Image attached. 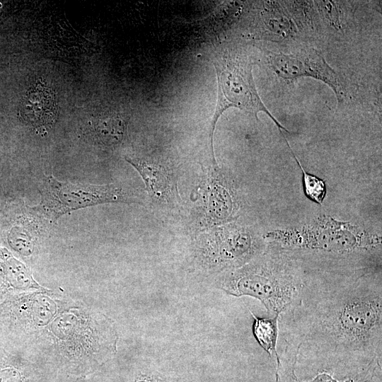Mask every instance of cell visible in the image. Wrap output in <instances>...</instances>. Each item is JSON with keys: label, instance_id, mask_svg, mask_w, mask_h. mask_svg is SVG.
I'll use <instances>...</instances> for the list:
<instances>
[{"label": "cell", "instance_id": "1", "mask_svg": "<svg viewBox=\"0 0 382 382\" xmlns=\"http://www.w3.org/2000/svg\"><path fill=\"white\" fill-rule=\"evenodd\" d=\"M0 331L57 372L86 378L117 352L113 322L100 311L49 289L0 303Z\"/></svg>", "mask_w": 382, "mask_h": 382}, {"label": "cell", "instance_id": "2", "mask_svg": "<svg viewBox=\"0 0 382 382\" xmlns=\"http://www.w3.org/2000/svg\"><path fill=\"white\" fill-rule=\"evenodd\" d=\"M279 318L286 345L297 349L361 362L381 361V281H317L300 304Z\"/></svg>", "mask_w": 382, "mask_h": 382}, {"label": "cell", "instance_id": "3", "mask_svg": "<svg viewBox=\"0 0 382 382\" xmlns=\"http://www.w3.org/2000/svg\"><path fill=\"white\" fill-rule=\"evenodd\" d=\"M316 282L287 251L270 249L226 275L220 287L236 296L259 299L274 317L300 304Z\"/></svg>", "mask_w": 382, "mask_h": 382}, {"label": "cell", "instance_id": "4", "mask_svg": "<svg viewBox=\"0 0 382 382\" xmlns=\"http://www.w3.org/2000/svg\"><path fill=\"white\" fill-rule=\"evenodd\" d=\"M266 237L282 248L335 253L370 250L381 244V236L325 215L302 226L271 231Z\"/></svg>", "mask_w": 382, "mask_h": 382}, {"label": "cell", "instance_id": "5", "mask_svg": "<svg viewBox=\"0 0 382 382\" xmlns=\"http://www.w3.org/2000/svg\"><path fill=\"white\" fill-rule=\"evenodd\" d=\"M218 83V98L211 125V149L213 151V135L219 117L226 109L234 107L248 112L257 119V113L264 112L279 129L284 127L262 103L255 85L252 74L253 62L241 54H225L214 62Z\"/></svg>", "mask_w": 382, "mask_h": 382}, {"label": "cell", "instance_id": "6", "mask_svg": "<svg viewBox=\"0 0 382 382\" xmlns=\"http://www.w3.org/2000/svg\"><path fill=\"white\" fill-rule=\"evenodd\" d=\"M40 203L34 209L55 221L62 215L79 209L110 202H129V192L117 184L96 185L58 180L45 177L39 189Z\"/></svg>", "mask_w": 382, "mask_h": 382}, {"label": "cell", "instance_id": "7", "mask_svg": "<svg viewBox=\"0 0 382 382\" xmlns=\"http://www.w3.org/2000/svg\"><path fill=\"white\" fill-rule=\"evenodd\" d=\"M268 61L272 69L280 77L294 80L300 76H311L323 81L330 86L337 97L342 94V86L335 71L316 50H304L294 54L270 52Z\"/></svg>", "mask_w": 382, "mask_h": 382}, {"label": "cell", "instance_id": "8", "mask_svg": "<svg viewBox=\"0 0 382 382\" xmlns=\"http://www.w3.org/2000/svg\"><path fill=\"white\" fill-rule=\"evenodd\" d=\"M42 364L0 331V382H45Z\"/></svg>", "mask_w": 382, "mask_h": 382}, {"label": "cell", "instance_id": "9", "mask_svg": "<svg viewBox=\"0 0 382 382\" xmlns=\"http://www.w3.org/2000/svg\"><path fill=\"white\" fill-rule=\"evenodd\" d=\"M30 268L0 240V303L11 295L45 289Z\"/></svg>", "mask_w": 382, "mask_h": 382}, {"label": "cell", "instance_id": "10", "mask_svg": "<svg viewBox=\"0 0 382 382\" xmlns=\"http://www.w3.org/2000/svg\"><path fill=\"white\" fill-rule=\"evenodd\" d=\"M24 121L37 128L52 127L57 116V103L52 89L37 82L28 90L21 106Z\"/></svg>", "mask_w": 382, "mask_h": 382}, {"label": "cell", "instance_id": "11", "mask_svg": "<svg viewBox=\"0 0 382 382\" xmlns=\"http://www.w3.org/2000/svg\"><path fill=\"white\" fill-rule=\"evenodd\" d=\"M142 177L151 197L167 202L173 197V185L168 171L161 164L147 158H126Z\"/></svg>", "mask_w": 382, "mask_h": 382}, {"label": "cell", "instance_id": "12", "mask_svg": "<svg viewBox=\"0 0 382 382\" xmlns=\"http://www.w3.org/2000/svg\"><path fill=\"white\" fill-rule=\"evenodd\" d=\"M378 365V362L369 364L342 378L335 376L334 371L329 370L328 367H317L315 374L306 380L299 379L291 369L285 366H281L277 374L281 371L289 373L291 382H369L374 376Z\"/></svg>", "mask_w": 382, "mask_h": 382}, {"label": "cell", "instance_id": "13", "mask_svg": "<svg viewBox=\"0 0 382 382\" xmlns=\"http://www.w3.org/2000/svg\"><path fill=\"white\" fill-rule=\"evenodd\" d=\"M87 130L96 141L103 144H113L122 140L125 125L117 116H100L90 121Z\"/></svg>", "mask_w": 382, "mask_h": 382}, {"label": "cell", "instance_id": "14", "mask_svg": "<svg viewBox=\"0 0 382 382\" xmlns=\"http://www.w3.org/2000/svg\"><path fill=\"white\" fill-rule=\"evenodd\" d=\"M253 316L255 319L254 335L259 344L274 361L277 374L280 366L279 357L277 351L279 316L270 318H257L253 314Z\"/></svg>", "mask_w": 382, "mask_h": 382}, {"label": "cell", "instance_id": "15", "mask_svg": "<svg viewBox=\"0 0 382 382\" xmlns=\"http://www.w3.org/2000/svg\"><path fill=\"white\" fill-rule=\"evenodd\" d=\"M293 154L303 173V183L305 194L311 199L318 204H321L326 194L325 182L316 175L308 173L302 167L296 155L294 153Z\"/></svg>", "mask_w": 382, "mask_h": 382}, {"label": "cell", "instance_id": "16", "mask_svg": "<svg viewBox=\"0 0 382 382\" xmlns=\"http://www.w3.org/2000/svg\"><path fill=\"white\" fill-rule=\"evenodd\" d=\"M3 173H0V212L16 199L11 183Z\"/></svg>", "mask_w": 382, "mask_h": 382}, {"label": "cell", "instance_id": "17", "mask_svg": "<svg viewBox=\"0 0 382 382\" xmlns=\"http://www.w3.org/2000/svg\"><path fill=\"white\" fill-rule=\"evenodd\" d=\"M132 382H160L159 378L150 374L138 375Z\"/></svg>", "mask_w": 382, "mask_h": 382}]
</instances>
